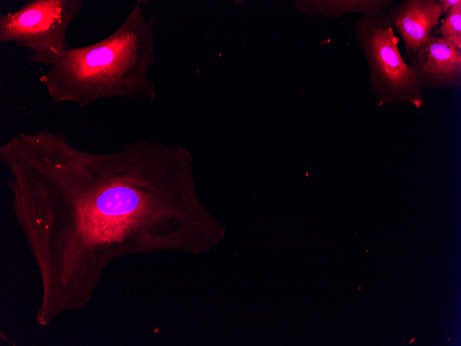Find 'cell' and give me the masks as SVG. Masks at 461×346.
<instances>
[{"instance_id":"cell-3","label":"cell","mask_w":461,"mask_h":346,"mask_svg":"<svg viewBox=\"0 0 461 346\" xmlns=\"http://www.w3.org/2000/svg\"><path fill=\"white\" fill-rule=\"evenodd\" d=\"M81 0H30L0 16V43L25 49L33 63L52 66L70 48L67 31L80 12Z\"/></svg>"},{"instance_id":"cell-2","label":"cell","mask_w":461,"mask_h":346,"mask_svg":"<svg viewBox=\"0 0 461 346\" xmlns=\"http://www.w3.org/2000/svg\"><path fill=\"white\" fill-rule=\"evenodd\" d=\"M356 36L365 55L371 90L377 106L406 103L418 110L424 103L423 88L413 68L404 61L387 12L362 16Z\"/></svg>"},{"instance_id":"cell-6","label":"cell","mask_w":461,"mask_h":346,"mask_svg":"<svg viewBox=\"0 0 461 346\" xmlns=\"http://www.w3.org/2000/svg\"><path fill=\"white\" fill-rule=\"evenodd\" d=\"M393 3V0L318 1L313 3V12L328 15H340L349 11L357 12L363 16L372 17L384 11Z\"/></svg>"},{"instance_id":"cell-8","label":"cell","mask_w":461,"mask_h":346,"mask_svg":"<svg viewBox=\"0 0 461 346\" xmlns=\"http://www.w3.org/2000/svg\"><path fill=\"white\" fill-rule=\"evenodd\" d=\"M442 4V15L448 14L452 7L458 2V0H440Z\"/></svg>"},{"instance_id":"cell-7","label":"cell","mask_w":461,"mask_h":346,"mask_svg":"<svg viewBox=\"0 0 461 346\" xmlns=\"http://www.w3.org/2000/svg\"><path fill=\"white\" fill-rule=\"evenodd\" d=\"M461 50V1L455 4L434 32Z\"/></svg>"},{"instance_id":"cell-1","label":"cell","mask_w":461,"mask_h":346,"mask_svg":"<svg viewBox=\"0 0 461 346\" xmlns=\"http://www.w3.org/2000/svg\"><path fill=\"white\" fill-rule=\"evenodd\" d=\"M155 60L153 19L146 18L138 2L113 33L88 46H70L39 80L55 104L80 108L115 97L154 98L148 70Z\"/></svg>"},{"instance_id":"cell-4","label":"cell","mask_w":461,"mask_h":346,"mask_svg":"<svg viewBox=\"0 0 461 346\" xmlns=\"http://www.w3.org/2000/svg\"><path fill=\"white\" fill-rule=\"evenodd\" d=\"M409 64L424 89L460 87L461 50L434 32Z\"/></svg>"},{"instance_id":"cell-5","label":"cell","mask_w":461,"mask_h":346,"mask_svg":"<svg viewBox=\"0 0 461 346\" xmlns=\"http://www.w3.org/2000/svg\"><path fill=\"white\" fill-rule=\"evenodd\" d=\"M387 13L410 61L440 23L442 4L440 0H403L390 6Z\"/></svg>"},{"instance_id":"cell-9","label":"cell","mask_w":461,"mask_h":346,"mask_svg":"<svg viewBox=\"0 0 461 346\" xmlns=\"http://www.w3.org/2000/svg\"><path fill=\"white\" fill-rule=\"evenodd\" d=\"M414 339H415V338H413V339L409 342V343H412L413 341H414Z\"/></svg>"}]
</instances>
